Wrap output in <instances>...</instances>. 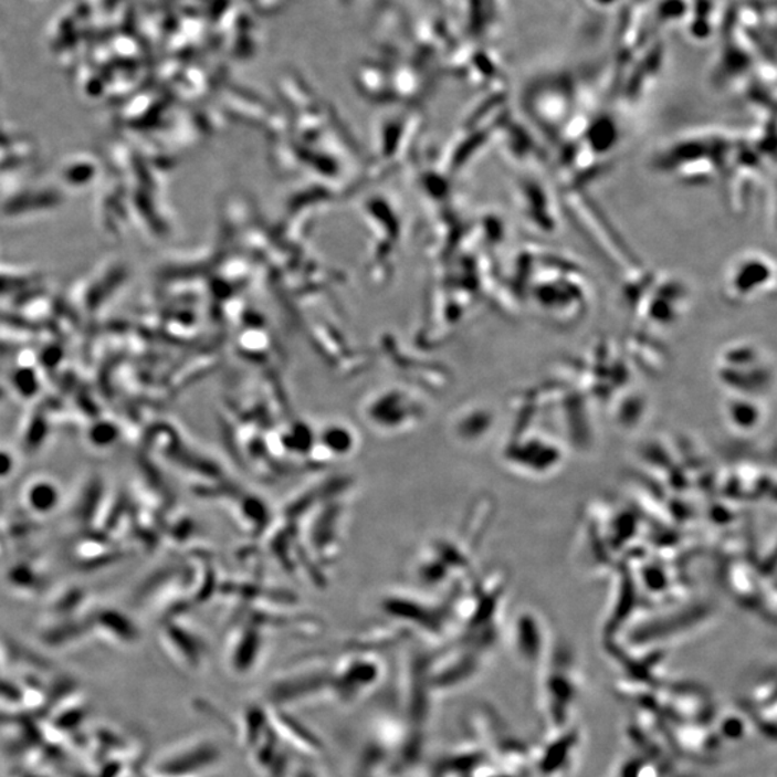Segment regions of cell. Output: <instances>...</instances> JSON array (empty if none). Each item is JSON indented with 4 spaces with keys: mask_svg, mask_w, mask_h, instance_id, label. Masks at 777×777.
<instances>
[{
    "mask_svg": "<svg viewBox=\"0 0 777 777\" xmlns=\"http://www.w3.org/2000/svg\"><path fill=\"white\" fill-rule=\"evenodd\" d=\"M538 679L537 700L546 734L574 726L576 705L584 693V679L574 658H547Z\"/></svg>",
    "mask_w": 777,
    "mask_h": 777,
    "instance_id": "6da1fadb",
    "label": "cell"
},
{
    "mask_svg": "<svg viewBox=\"0 0 777 777\" xmlns=\"http://www.w3.org/2000/svg\"><path fill=\"white\" fill-rule=\"evenodd\" d=\"M581 731L576 724L565 731L546 734L540 746L533 747L536 777H569L581 753Z\"/></svg>",
    "mask_w": 777,
    "mask_h": 777,
    "instance_id": "7a4b0ae2",
    "label": "cell"
},
{
    "mask_svg": "<svg viewBox=\"0 0 777 777\" xmlns=\"http://www.w3.org/2000/svg\"><path fill=\"white\" fill-rule=\"evenodd\" d=\"M605 777H619V776H618V774H617V769H615V767H613V769L610 770L609 774H608L607 776H605Z\"/></svg>",
    "mask_w": 777,
    "mask_h": 777,
    "instance_id": "5b68a950",
    "label": "cell"
},
{
    "mask_svg": "<svg viewBox=\"0 0 777 777\" xmlns=\"http://www.w3.org/2000/svg\"><path fill=\"white\" fill-rule=\"evenodd\" d=\"M619 777H665L672 770H666L660 763L637 753V756L619 762L617 766ZM675 770V769H674Z\"/></svg>",
    "mask_w": 777,
    "mask_h": 777,
    "instance_id": "277c9868",
    "label": "cell"
},
{
    "mask_svg": "<svg viewBox=\"0 0 777 777\" xmlns=\"http://www.w3.org/2000/svg\"><path fill=\"white\" fill-rule=\"evenodd\" d=\"M748 724H750V720L747 718L742 710H738V712L723 714L717 712L712 726L718 734V737L722 738L723 743H738L745 741Z\"/></svg>",
    "mask_w": 777,
    "mask_h": 777,
    "instance_id": "3957f363",
    "label": "cell"
}]
</instances>
